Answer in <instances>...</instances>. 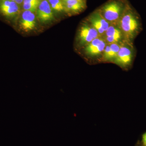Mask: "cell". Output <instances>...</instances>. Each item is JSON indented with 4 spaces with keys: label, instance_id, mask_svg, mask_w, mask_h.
Wrapping results in <instances>:
<instances>
[{
    "label": "cell",
    "instance_id": "9c48e42d",
    "mask_svg": "<svg viewBox=\"0 0 146 146\" xmlns=\"http://www.w3.org/2000/svg\"><path fill=\"white\" fill-rule=\"evenodd\" d=\"M63 2L64 10L68 13H79L84 9L86 5L84 0H67Z\"/></svg>",
    "mask_w": 146,
    "mask_h": 146
},
{
    "label": "cell",
    "instance_id": "3957f363",
    "mask_svg": "<svg viewBox=\"0 0 146 146\" xmlns=\"http://www.w3.org/2000/svg\"><path fill=\"white\" fill-rule=\"evenodd\" d=\"M100 34L93 27L87 25L82 27L79 34V39L81 44L87 45L92 41L99 37Z\"/></svg>",
    "mask_w": 146,
    "mask_h": 146
},
{
    "label": "cell",
    "instance_id": "9a60e30c",
    "mask_svg": "<svg viewBox=\"0 0 146 146\" xmlns=\"http://www.w3.org/2000/svg\"><path fill=\"white\" fill-rule=\"evenodd\" d=\"M24 0H15V2L18 5L20 6L23 3Z\"/></svg>",
    "mask_w": 146,
    "mask_h": 146
},
{
    "label": "cell",
    "instance_id": "5b68a950",
    "mask_svg": "<svg viewBox=\"0 0 146 146\" xmlns=\"http://www.w3.org/2000/svg\"><path fill=\"white\" fill-rule=\"evenodd\" d=\"M36 16L40 22H48L53 19L52 9L48 0H42L36 10Z\"/></svg>",
    "mask_w": 146,
    "mask_h": 146
},
{
    "label": "cell",
    "instance_id": "7a4b0ae2",
    "mask_svg": "<svg viewBox=\"0 0 146 146\" xmlns=\"http://www.w3.org/2000/svg\"><path fill=\"white\" fill-rule=\"evenodd\" d=\"M122 8L119 3L113 1L106 4L102 9V14L108 23H115L121 16Z\"/></svg>",
    "mask_w": 146,
    "mask_h": 146
},
{
    "label": "cell",
    "instance_id": "5bb4252c",
    "mask_svg": "<svg viewBox=\"0 0 146 146\" xmlns=\"http://www.w3.org/2000/svg\"><path fill=\"white\" fill-rule=\"evenodd\" d=\"M48 2L54 10L59 12L64 10V5L62 0H49Z\"/></svg>",
    "mask_w": 146,
    "mask_h": 146
},
{
    "label": "cell",
    "instance_id": "52a82bcc",
    "mask_svg": "<svg viewBox=\"0 0 146 146\" xmlns=\"http://www.w3.org/2000/svg\"><path fill=\"white\" fill-rule=\"evenodd\" d=\"M92 27L100 35L105 34L110 26L109 23L102 16L101 13L97 12L91 15L89 18Z\"/></svg>",
    "mask_w": 146,
    "mask_h": 146
},
{
    "label": "cell",
    "instance_id": "6da1fadb",
    "mask_svg": "<svg viewBox=\"0 0 146 146\" xmlns=\"http://www.w3.org/2000/svg\"><path fill=\"white\" fill-rule=\"evenodd\" d=\"M121 30L127 39H133L140 29V23L136 16L131 12L126 13L120 21Z\"/></svg>",
    "mask_w": 146,
    "mask_h": 146
},
{
    "label": "cell",
    "instance_id": "e0dca14e",
    "mask_svg": "<svg viewBox=\"0 0 146 146\" xmlns=\"http://www.w3.org/2000/svg\"><path fill=\"white\" fill-rule=\"evenodd\" d=\"M11 1H14V2H15V0H11Z\"/></svg>",
    "mask_w": 146,
    "mask_h": 146
},
{
    "label": "cell",
    "instance_id": "7c38bea8",
    "mask_svg": "<svg viewBox=\"0 0 146 146\" xmlns=\"http://www.w3.org/2000/svg\"><path fill=\"white\" fill-rule=\"evenodd\" d=\"M121 46L118 43L107 45L104 51V57L106 60H112L116 58Z\"/></svg>",
    "mask_w": 146,
    "mask_h": 146
},
{
    "label": "cell",
    "instance_id": "ac0fdd59",
    "mask_svg": "<svg viewBox=\"0 0 146 146\" xmlns=\"http://www.w3.org/2000/svg\"><path fill=\"white\" fill-rule=\"evenodd\" d=\"M63 1H67V0H62Z\"/></svg>",
    "mask_w": 146,
    "mask_h": 146
},
{
    "label": "cell",
    "instance_id": "8992f818",
    "mask_svg": "<svg viewBox=\"0 0 146 146\" xmlns=\"http://www.w3.org/2000/svg\"><path fill=\"white\" fill-rule=\"evenodd\" d=\"M106 46L105 40L98 37L86 45L85 53L89 56H97L104 52Z\"/></svg>",
    "mask_w": 146,
    "mask_h": 146
},
{
    "label": "cell",
    "instance_id": "ba28073f",
    "mask_svg": "<svg viewBox=\"0 0 146 146\" xmlns=\"http://www.w3.org/2000/svg\"><path fill=\"white\" fill-rule=\"evenodd\" d=\"M36 25V18L34 12L25 10L21 15L20 26L25 32L33 30Z\"/></svg>",
    "mask_w": 146,
    "mask_h": 146
},
{
    "label": "cell",
    "instance_id": "8fae6325",
    "mask_svg": "<svg viewBox=\"0 0 146 146\" xmlns=\"http://www.w3.org/2000/svg\"><path fill=\"white\" fill-rule=\"evenodd\" d=\"M105 41L108 44L118 43L122 38V32L120 29L114 26H110L105 33Z\"/></svg>",
    "mask_w": 146,
    "mask_h": 146
},
{
    "label": "cell",
    "instance_id": "30bf717a",
    "mask_svg": "<svg viewBox=\"0 0 146 146\" xmlns=\"http://www.w3.org/2000/svg\"><path fill=\"white\" fill-rule=\"evenodd\" d=\"M132 57L133 52L131 49L128 46H121L115 60L120 65H126L130 64Z\"/></svg>",
    "mask_w": 146,
    "mask_h": 146
},
{
    "label": "cell",
    "instance_id": "2e32d148",
    "mask_svg": "<svg viewBox=\"0 0 146 146\" xmlns=\"http://www.w3.org/2000/svg\"><path fill=\"white\" fill-rule=\"evenodd\" d=\"M143 141L144 145L146 146V133H144L143 136Z\"/></svg>",
    "mask_w": 146,
    "mask_h": 146
},
{
    "label": "cell",
    "instance_id": "4fadbf2b",
    "mask_svg": "<svg viewBox=\"0 0 146 146\" xmlns=\"http://www.w3.org/2000/svg\"><path fill=\"white\" fill-rule=\"evenodd\" d=\"M42 1L38 0L23 2V8L25 10L30 11L34 12L37 10Z\"/></svg>",
    "mask_w": 146,
    "mask_h": 146
},
{
    "label": "cell",
    "instance_id": "277c9868",
    "mask_svg": "<svg viewBox=\"0 0 146 146\" xmlns=\"http://www.w3.org/2000/svg\"><path fill=\"white\" fill-rule=\"evenodd\" d=\"M20 6L11 0H0V12L4 16L12 18L19 13Z\"/></svg>",
    "mask_w": 146,
    "mask_h": 146
}]
</instances>
